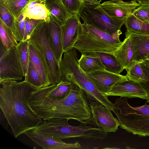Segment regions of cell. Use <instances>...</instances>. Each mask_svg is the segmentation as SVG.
<instances>
[{
    "label": "cell",
    "mask_w": 149,
    "mask_h": 149,
    "mask_svg": "<svg viewBox=\"0 0 149 149\" xmlns=\"http://www.w3.org/2000/svg\"><path fill=\"white\" fill-rule=\"evenodd\" d=\"M0 107L15 138L43 121L31 108L29 100L36 88L24 80L0 81Z\"/></svg>",
    "instance_id": "6da1fadb"
},
{
    "label": "cell",
    "mask_w": 149,
    "mask_h": 149,
    "mask_svg": "<svg viewBox=\"0 0 149 149\" xmlns=\"http://www.w3.org/2000/svg\"><path fill=\"white\" fill-rule=\"evenodd\" d=\"M88 102L83 91L75 84L69 95L60 100H50L32 92L29 101L33 110L45 121L52 118L73 119L82 125L92 118Z\"/></svg>",
    "instance_id": "7a4b0ae2"
},
{
    "label": "cell",
    "mask_w": 149,
    "mask_h": 149,
    "mask_svg": "<svg viewBox=\"0 0 149 149\" xmlns=\"http://www.w3.org/2000/svg\"><path fill=\"white\" fill-rule=\"evenodd\" d=\"M118 118L120 128L140 136H149V105L146 103L132 107L126 98H117L112 111Z\"/></svg>",
    "instance_id": "3957f363"
},
{
    "label": "cell",
    "mask_w": 149,
    "mask_h": 149,
    "mask_svg": "<svg viewBox=\"0 0 149 149\" xmlns=\"http://www.w3.org/2000/svg\"><path fill=\"white\" fill-rule=\"evenodd\" d=\"M122 42L93 26L80 22L73 47L80 53L98 52L112 53Z\"/></svg>",
    "instance_id": "277c9868"
},
{
    "label": "cell",
    "mask_w": 149,
    "mask_h": 149,
    "mask_svg": "<svg viewBox=\"0 0 149 149\" xmlns=\"http://www.w3.org/2000/svg\"><path fill=\"white\" fill-rule=\"evenodd\" d=\"M69 120L52 118L44 123L43 133L58 139L79 138L83 139L103 140L107 136V133L100 128L93 127L86 125L77 126L68 123Z\"/></svg>",
    "instance_id": "5b68a950"
},
{
    "label": "cell",
    "mask_w": 149,
    "mask_h": 149,
    "mask_svg": "<svg viewBox=\"0 0 149 149\" xmlns=\"http://www.w3.org/2000/svg\"><path fill=\"white\" fill-rule=\"evenodd\" d=\"M99 4L84 2L78 13L85 24L90 25L116 38L122 33L120 29L125 20L111 18Z\"/></svg>",
    "instance_id": "8992f818"
},
{
    "label": "cell",
    "mask_w": 149,
    "mask_h": 149,
    "mask_svg": "<svg viewBox=\"0 0 149 149\" xmlns=\"http://www.w3.org/2000/svg\"><path fill=\"white\" fill-rule=\"evenodd\" d=\"M29 40L41 51L46 57L51 85L60 83L61 81V70L49 42L47 20H42L39 23L32 33Z\"/></svg>",
    "instance_id": "52a82bcc"
},
{
    "label": "cell",
    "mask_w": 149,
    "mask_h": 149,
    "mask_svg": "<svg viewBox=\"0 0 149 149\" xmlns=\"http://www.w3.org/2000/svg\"><path fill=\"white\" fill-rule=\"evenodd\" d=\"M0 55V81L22 80L23 71L16 47L7 49L1 42Z\"/></svg>",
    "instance_id": "ba28073f"
},
{
    "label": "cell",
    "mask_w": 149,
    "mask_h": 149,
    "mask_svg": "<svg viewBox=\"0 0 149 149\" xmlns=\"http://www.w3.org/2000/svg\"><path fill=\"white\" fill-rule=\"evenodd\" d=\"M100 103L95 101L89 103L92 117L89 121L85 122L93 125L102 129L107 133L116 132L120 126L119 122L115 118L111 111Z\"/></svg>",
    "instance_id": "9c48e42d"
},
{
    "label": "cell",
    "mask_w": 149,
    "mask_h": 149,
    "mask_svg": "<svg viewBox=\"0 0 149 149\" xmlns=\"http://www.w3.org/2000/svg\"><path fill=\"white\" fill-rule=\"evenodd\" d=\"M140 4L136 0L125 1L110 0L100 4V7L111 18L125 20Z\"/></svg>",
    "instance_id": "30bf717a"
},
{
    "label": "cell",
    "mask_w": 149,
    "mask_h": 149,
    "mask_svg": "<svg viewBox=\"0 0 149 149\" xmlns=\"http://www.w3.org/2000/svg\"><path fill=\"white\" fill-rule=\"evenodd\" d=\"M98 90L103 94L114 84L128 80L126 75L113 73L104 70L85 73Z\"/></svg>",
    "instance_id": "8fae6325"
},
{
    "label": "cell",
    "mask_w": 149,
    "mask_h": 149,
    "mask_svg": "<svg viewBox=\"0 0 149 149\" xmlns=\"http://www.w3.org/2000/svg\"><path fill=\"white\" fill-rule=\"evenodd\" d=\"M35 143L45 149H76L82 148L80 144L77 141L74 143H67L61 139L36 132L33 129L24 133Z\"/></svg>",
    "instance_id": "7c38bea8"
},
{
    "label": "cell",
    "mask_w": 149,
    "mask_h": 149,
    "mask_svg": "<svg viewBox=\"0 0 149 149\" xmlns=\"http://www.w3.org/2000/svg\"><path fill=\"white\" fill-rule=\"evenodd\" d=\"M104 94L109 96H118L120 97L139 98L146 99L147 93L141 84L131 81L118 82L114 84L107 93Z\"/></svg>",
    "instance_id": "4fadbf2b"
},
{
    "label": "cell",
    "mask_w": 149,
    "mask_h": 149,
    "mask_svg": "<svg viewBox=\"0 0 149 149\" xmlns=\"http://www.w3.org/2000/svg\"><path fill=\"white\" fill-rule=\"evenodd\" d=\"M29 60L31 61L40 73L43 88L51 85L48 65L46 57L41 50L31 40L28 41Z\"/></svg>",
    "instance_id": "5bb4252c"
},
{
    "label": "cell",
    "mask_w": 149,
    "mask_h": 149,
    "mask_svg": "<svg viewBox=\"0 0 149 149\" xmlns=\"http://www.w3.org/2000/svg\"><path fill=\"white\" fill-rule=\"evenodd\" d=\"M74 85L70 82L61 81L56 84L36 88L32 93L50 100L58 101L65 98L70 92Z\"/></svg>",
    "instance_id": "9a60e30c"
},
{
    "label": "cell",
    "mask_w": 149,
    "mask_h": 149,
    "mask_svg": "<svg viewBox=\"0 0 149 149\" xmlns=\"http://www.w3.org/2000/svg\"><path fill=\"white\" fill-rule=\"evenodd\" d=\"M79 16L74 14L68 19L61 27L63 47L64 52L73 48L77 39L80 22Z\"/></svg>",
    "instance_id": "2e32d148"
},
{
    "label": "cell",
    "mask_w": 149,
    "mask_h": 149,
    "mask_svg": "<svg viewBox=\"0 0 149 149\" xmlns=\"http://www.w3.org/2000/svg\"><path fill=\"white\" fill-rule=\"evenodd\" d=\"M133 53L132 61L138 62L146 60L149 56V36L129 33Z\"/></svg>",
    "instance_id": "e0dca14e"
},
{
    "label": "cell",
    "mask_w": 149,
    "mask_h": 149,
    "mask_svg": "<svg viewBox=\"0 0 149 149\" xmlns=\"http://www.w3.org/2000/svg\"><path fill=\"white\" fill-rule=\"evenodd\" d=\"M47 21L49 42L56 59L59 64L64 53L61 27L49 17Z\"/></svg>",
    "instance_id": "ac0fdd59"
},
{
    "label": "cell",
    "mask_w": 149,
    "mask_h": 149,
    "mask_svg": "<svg viewBox=\"0 0 149 149\" xmlns=\"http://www.w3.org/2000/svg\"><path fill=\"white\" fill-rule=\"evenodd\" d=\"M43 2L49 13V17L62 27L73 15L70 14L61 0H45Z\"/></svg>",
    "instance_id": "d6986e66"
},
{
    "label": "cell",
    "mask_w": 149,
    "mask_h": 149,
    "mask_svg": "<svg viewBox=\"0 0 149 149\" xmlns=\"http://www.w3.org/2000/svg\"><path fill=\"white\" fill-rule=\"evenodd\" d=\"M83 54L88 56L98 58L104 66L105 70L107 71L120 74L124 70L117 58L112 53L88 52Z\"/></svg>",
    "instance_id": "ffe728a7"
},
{
    "label": "cell",
    "mask_w": 149,
    "mask_h": 149,
    "mask_svg": "<svg viewBox=\"0 0 149 149\" xmlns=\"http://www.w3.org/2000/svg\"><path fill=\"white\" fill-rule=\"evenodd\" d=\"M125 38L118 49L112 53L123 69L125 70L132 61L133 53L129 35L125 33Z\"/></svg>",
    "instance_id": "44dd1931"
},
{
    "label": "cell",
    "mask_w": 149,
    "mask_h": 149,
    "mask_svg": "<svg viewBox=\"0 0 149 149\" xmlns=\"http://www.w3.org/2000/svg\"><path fill=\"white\" fill-rule=\"evenodd\" d=\"M124 24L126 32L129 33L149 36V24L140 20L132 13L125 19Z\"/></svg>",
    "instance_id": "7402d4cb"
},
{
    "label": "cell",
    "mask_w": 149,
    "mask_h": 149,
    "mask_svg": "<svg viewBox=\"0 0 149 149\" xmlns=\"http://www.w3.org/2000/svg\"><path fill=\"white\" fill-rule=\"evenodd\" d=\"M78 65L85 73L98 70H104L105 68L100 59L97 57L88 56L84 54L77 59Z\"/></svg>",
    "instance_id": "603a6c76"
},
{
    "label": "cell",
    "mask_w": 149,
    "mask_h": 149,
    "mask_svg": "<svg viewBox=\"0 0 149 149\" xmlns=\"http://www.w3.org/2000/svg\"><path fill=\"white\" fill-rule=\"evenodd\" d=\"M31 0H0L1 4L16 20L25 10Z\"/></svg>",
    "instance_id": "cb8c5ba5"
},
{
    "label": "cell",
    "mask_w": 149,
    "mask_h": 149,
    "mask_svg": "<svg viewBox=\"0 0 149 149\" xmlns=\"http://www.w3.org/2000/svg\"><path fill=\"white\" fill-rule=\"evenodd\" d=\"M126 70L127 72L126 76L128 80L139 84L145 83L148 80L142 66L135 61H133Z\"/></svg>",
    "instance_id": "d4e9b609"
},
{
    "label": "cell",
    "mask_w": 149,
    "mask_h": 149,
    "mask_svg": "<svg viewBox=\"0 0 149 149\" xmlns=\"http://www.w3.org/2000/svg\"><path fill=\"white\" fill-rule=\"evenodd\" d=\"M26 16L29 19L46 21L49 18V13L43 2L39 1L30 7L26 8Z\"/></svg>",
    "instance_id": "484cf974"
},
{
    "label": "cell",
    "mask_w": 149,
    "mask_h": 149,
    "mask_svg": "<svg viewBox=\"0 0 149 149\" xmlns=\"http://www.w3.org/2000/svg\"><path fill=\"white\" fill-rule=\"evenodd\" d=\"M0 37L1 42L7 49L16 47L18 44L11 29L5 25L1 19Z\"/></svg>",
    "instance_id": "4316f807"
},
{
    "label": "cell",
    "mask_w": 149,
    "mask_h": 149,
    "mask_svg": "<svg viewBox=\"0 0 149 149\" xmlns=\"http://www.w3.org/2000/svg\"><path fill=\"white\" fill-rule=\"evenodd\" d=\"M17 55L22 65L23 77L26 75L29 61L28 41L19 42L16 46Z\"/></svg>",
    "instance_id": "83f0119b"
},
{
    "label": "cell",
    "mask_w": 149,
    "mask_h": 149,
    "mask_svg": "<svg viewBox=\"0 0 149 149\" xmlns=\"http://www.w3.org/2000/svg\"><path fill=\"white\" fill-rule=\"evenodd\" d=\"M24 81L37 88H43L41 76L32 63L30 60Z\"/></svg>",
    "instance_id": "f1b7e54d"
},
{
    "label": "cell",
    "mask_w": 149,
    "mask_h": 149,
    "mask_svg": "<svg viewBox=\"0 0 149 149\" xmlns=\"http://www.w3.org/2000/svg\"><path fill=\"white\" fill-rule=\"evenodd\" d=\"M132 14L142 21L149 24V3L140 5Z\"/></svg>",
    "instance_id": "f546056e"
},
{
    "label": "cell",
    "mask_w": 149,
    "mask_h": 149,
    "mask_svg": "<svg viewBox=\"0 0 149 149\" xmlns=\"http://www.w3.org/2000/svg\"><path fill=\"white\" fill-rule=\"evenodd\" d=\"M68 12L72 15L78 14L84 2L80 0H61Z\"/></svg>",
    "instance_id": "4dcf8cb0"
},
{
    "label": "cell",
    "mask_w": 149,
    "mask_h": 149,
    "mask_svg": "<svg viewBox=\"0 0 149 149\" xmlns=\"http://www.w3.org/2000/svg\"><path fill=\"white\" fill-rule=\"evenodd\" d=\"M42 21L26 18L23 41H28L29 40L31 34L33 30Z\"/></svg>",
    "instance_id": "1f68e13d"
},
{
    "label": "cell",
    "mask_w": 149,
    "mask_h": 149,
    "mask_svg": "<svg viewBox=\"0 0 149 149\" xmlns=\"http://www.w3.org/2000/svg\"><path fill=\"white\" fill-rule=\"evenodd\" d=\"M0 4V19L12 30L16 19L7 9L1 4Z\"/></svg>",
    "instance_id": "d6a6232c"
},
{
    "label": "cell",
    "mask_w": 149,
    "mask_h": 149,
    "mask_svg": "<svg viewBox=\"0 0 149 149\" xmlns=\"http://www.w3.org/2000/svg\"><path fill=\"white\" fill-rule=\"evenodd\" d=\"M142 66L143 72L148 78V80L145 83L141 84L147 93V97L146 100V102H149V61L146 60L139 62Z\"/></svg>",
    "instance_id": "836d02e7"
},
{
    "label": "cell",
    "mask_w": 149,
    "mask_h": 149,
    "mask_svg": "<svg viewBox=\"0 0 149 149\" xmlns=\"http://www.w3.org/2000/svg\"><path fill=\"white\" fill-rule=\"evenodd\" d=\"M83 2H86L92 4H99L100 2L98 0H80Z\"/></svg>",
    "instance_id": "e575fe53"
},
{
    "label": "cell",
    "mask_w": 149,
    "mask_h": 149,
    "mask_svg": "<svg viewBox=\"0 0 149 149\" xmlns=\"http://www.w3.org/2000/svg\"><path fill=\"white\" fill-rule=\"evenodd\" d=\"M136 1L140 5L149 3V0H136Z\"/></svg>",
    "instance_id": "d590c367"
},
{
    "label": "cell",
    "mask_w": 149,
    "mask_h": 149,
    "mask_svg": "<svg viewBox=\"0 0 149 149\" xmlns=\"http://www.w3.org/2000/svg\"><path fill=\"white\" fill-rule=\"evenodd\" d=\"M45 0H33V1H38L40 2H43Z\"/></svg>",
    "instance_id": "8d00e7d4"
},
{
    "label": "cell",
    "mask_w": 149,
    "mask_h": 149,
    "mask_svg": "<svg viewBox=\"0 0 149 149\" xmlns=\"http://www.w3.org/2000/svg\"><path fill=\"white\" fill-rule=\"evenodd\" d=\"M146 60H148L149 61V56L147 57L146 58Z\"/></svg>",
    "instance_id": "74e56055"
},
{
    "label": "cell",
    "mask_w": 149,
    "mask_h": 149,
    "mask_svg": "<svg viewBox=\"0 0 149 149\" xmlns=\"http://www.w3.org/2000/svg\"><path fill=\"white\" fill-rule=\"evenodd\" d=\"M102 0H99V1L100 2Z\"/></svg>",
    "instance_id": "f35d334b"
},
{
    "label": "cell",
    "mask_w": 149,
    "mask_h": 149,
    "mask_svg": "<svg viewBox=\"0 0 149 149\" xmlns=\"http://www.w3.org/2000/svg\"><path fill=\"white\" fill-rule=\"evenodd\" d=\"M31 1H33V0H31Z\"/></svg>",
    "instance_id": "ab89813d"
},
{
    "label": "cell",
    "mask_w": 149,
    "mask_h": 149,
    "mask_svg": "<svg viewBox=\"0 0 149 149\" xmlns=\"http://www.w3.org/2000/svg\"></svg>",
    "instance_id": "60d3db41"
}]
</instances>
